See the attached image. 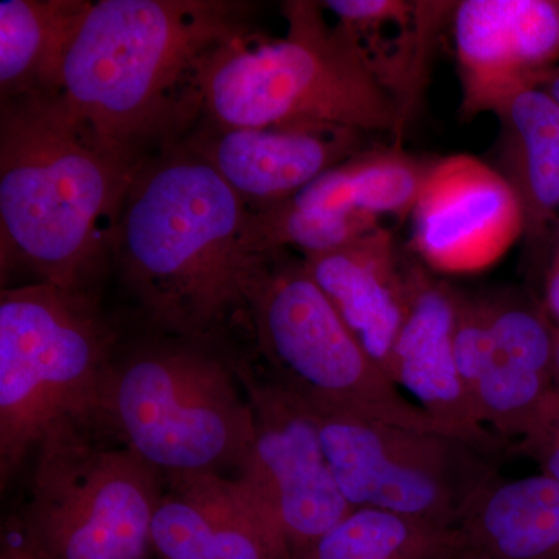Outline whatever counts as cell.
<instances>
[{"label":"cell","instance_id":"6da1fadb","mask_svg":"<svg viewBox=\"0 0 559 559\" xmlns=\"http://www.w3.org/2000/svg\"><path fill=\"white\" fill-rule=\"evenodd\" d=\"M249 205L197 153L154 151L121 204L112 263L151 331L234 345L249 337Z\"/></svg>","mask_w":559,"mask_h":559},{"label":"cell","instance_id":"7a4b0ae2","mask_svg":"<svg viewBox=\"0 0 559 559\" xmlns=\"http://www.w3.org/2000/svg\"><path fill=\"white\" fill-rule=\"evenodd\" d=\"M150 154L103 138L61 97L0 100L2 277L98 293L121 204Z\"/></svg>","mask_w":559,"mask_h":559},{"label":"cell","instance_id":"3957f363","mask_svg":"<svg viewBox=\"0 0 559 559\" xmlns=\"http://www.w3.org/2000/svg\"><path fill=\"white\" fill-rule=\"evenodd\" d=\"M234 0H100L70 46L60 97L103 138L151 154L186 138L202 112L215 51L250 27Z\"/></svg>","mask_w":559,"mask_h":559},{"label":"cell","instance_id":"277c9868","mask_svg":"<svg viewBox=\"0 0 559 559\" xmlns=\"http://www.w3.org/2000/svg\"><path fill=\"white\" fill-rule=\"evenodd\" d=\"M240 348L151 331L119 344L102 417L162 476L240 471L252 447V407Z\"/></svg>","mask_w":559,"mask_h":559},{"label":"cell","instance_id":"5b68a950","mask_svg":"<svg viewBox=\"0 0 559 559\" xmlns=\"http://www.w3.org/2000/svg\"><path fill=\"white\" fill-rule=\"evenodd\" d=\"M288 31L248 28L213 55L202 79L201 119L219 127L333 124L401 134L406 117L318 2H285Z\"/></svg>","mask_w":559,"mask_h":559},{"label":"cell","instance_id":"8992f818","mask_svg":"<svg viewBox=\"0 0 559 559\" xmlns=\"http://www.w3.org/2000/svg\"><path fill=\"white\" fill-rule=\"evenodd\" d=\"M119 333L97 293L32 282L0 294L2 484L57 426L102 417Z\"/></svg>","mask_w":559,"mask_h":559},{"label":"cell","instance_id":"52a82bcc","mask_svg":"<svg viewBox=\"0 0 559 559\" xmlns=\"http://www.w3.org/2000/svg\"><path fill=\"white\" fill-rule=\"evenodd\" d=\"M246 301L255 362L305 406L454 436L360 347L304 257L286 249L259 253Z\"/></svg>","mask_w":559,"mask_h":559},{"label":"cell","instance_id":"ba28073f","mask_svg":"<svg viewBox=\"0 0 559 559\" xmlns=\"http://www.w3.org/2000/svg\"><path fill=\"white\" fill-rule=\"evenodd\" d=\"M16 528L43 559H146L165 477L103 418L57 426L35 451Z\"/></svg>","mask_w":559,"mask_h":559},{"label":"cell","instance_id":"9c48e42d","mask_svg":"<svg viewBox=\"0 0 559 559\" xmlns=\"http://www.w3.org/2000/svg\"><path fill=\"white\" fill-rule=\"evenodd\" d=\"M307 409L352 509L457 528L471 500L498 473L491 455L459 437Z\"/></svg>","mask_w":559,"mask_h":559},{"label":"cell","instance_id":"30bf717a","mask_svg":"<svg viewBox=\"0 0 559 559\" xmlns=\"http://www.w3.org/2000/svg\"><path fill=\"white\" fill-rule=\"evenodd\" d=\"M237 367L255 423L238 477L274 514L294 559L353 509L334 479L307 406L242 349Z\"/></svg>","mask_w":559,"mask_h":559},{"label":"cell","instance_id":"8fae6325","mask_svg":"<svg viewBox=\"0 0 559 559\" xmlns=\"http://www.w3.org/2000/svg\"><path fill=\"white\" fill-rule=\"evenodd\" d=\"M522 234L524 210L502 173L466 154L430 165L412 210V248L430 267L450 274L485 270Z\"/></svg>","mask_w":559,"mask_h":559},{"label":"cell","instance_id":"7c38bea8","mask_svg":"<svg viewBox=\"0 0 559 559\" xmlns=\"http://www.w3.org/2000/svg\"><path fill=\"white\" fill-rule=\"evenodd\" d=\"M454 38L463 116H499L521 92L539 87L559 58L558 2L465 0Z\"/></svg>","mask_w":559,"mask_h":559},{"label":"cell","instance_id":"4fadbf2b","mask_svg":"<svg viewBox=\"0 0 559 559\" xmlns=\"http://www.w3.org/2000/svg\"><path fill=\"white\" fill-rule=\"evenodd\" d=\"M364 132L333 124L229 128L200 120L180 142L207 160L250 210L296 197L364 151Z\"/></svg>","mask_w":559,"mask_h":559},{"label":"cell","instance_id":"5bb4252c","mask_svg":"<svg viewBox=\"0 0 559 559\" xmlns=\"http://www.w3.org/2000/svg\"><path fill=\"white\" fill-rule=\"evenodd\" d=\"M159 559H293L278 522L240 477H165L151 527Z\"/></svg>","mask_w":559,"mask_h":559},{"label":"cell","instance_id":"9a60e30c","mask_svg":"<svg viewBox=\"0 0 559 559\" xmlns=\"http://www.w3.org/2000/svg\"><path fill=\"white\" fill-rule=\"evenodd\" d=\"M457 294L418 267L407 270V312L392 353L390 380L460 439L492 455L500 439L481 425L455 364Z\"/></svg>","mask_w":559,"mask_h":559},{"label":"cell","instance_id":"2e32d148","mask_svg":"<svg viewBox=\"0 0 559 559\" xmlns=\"http://www.w3.org/2000/svg\"><path fill=\"white\" fill-rule=\"evenodd\" d=\"M304 260L360 347L390 378L407 312V270L392 234L378 227L345 248Z\"/></svg>","mask_w":559,"mask_h":559},{"label":"cell","instance_id":"e0dca14e","mask_svg":"<svg viewBox=\"0 0 559 559\" xmlns=\"http://www.w3.org/2000/svg\"><path fill=\"white\" fill-rule=\"evenodd\" d=\"M457 532L452 559H559V481L496 473L471 500Z\"/></svg>","mask_w":559,"mask_h":559},{"label":"cell","instance_id":"ac0fdd59","mask_svg":"<svg viewBox=\"0 0 559 559\" xmlns=\"http://www.w3.org/2000/svg\"><path fill=\"white\" fill-rule=\"evenodd\" d=\"M320 5L333 13L334 27L358 49L406 117L425 70L426 47L448 3L329 0Z\"/></svg>","mask_w":559,"mask_h":559},{"label":"cell","instance_id":"d6986e66","mask_svg":"<svg viewBox=\"0 0 559 559\" xmlns=\"http://www.w3.org/2000/svg\"><path fill=\"white\" fill-rule=\"evenodd\" d=\"M90 0L0 2V100L60 97L62 70Z\"/></svg>","mask_w":559,"mask_h":559},{"label":"cell","instance_id":"ffe728a7","mask_svg":"<svg viewBox=\"0 0 559 559\" xmlns=\"http://www.w3.org/2000/svg\"><path fill=\"white\" fill-rule=\"evenodd\" d=\"M503 178L524 210L528 240H539L559 213V105L549 92H521L499 114Z\"/></svg>","mask_w":559,"mask_h":559},{"label":"cell","instance_id":"44dd1931","mask_svg":"<svg viewBox=\"0 0 559 559\" xmlns=\"http://www.w3.org/2000/svg\"><path fill=\"white\" fill-rule=\"evenodd\" d=\"M430 165L399 148L364 150L323 173L290 201L323 212L412 215Z\"/></svg>","mask_w":559,"mask_h":559},{"label":"cell","instance_id":"7402d4cb","mask_svg":"<svg viewBox=\"0 0 559 559\" xmlns=\"http://www.w3.org/2000/svg\"><path fill=\"white\" fill-rule=\"evenodd\" d=\"M459 547L457 528L384 510L353 509L294 559H452Z\"/></svg>","mask_w":559,"mask_h":559},{"label":"cell","instance_id":"603a6c76","mask_svg":"<svg viewBox=\"0 0 559 559\" xmlns=\"http://www.w3.org/2000/svg\"><path fill=\"white\" fill-rule=\"evenodd\" d=\"M380 218L364 213L323 212L301 207L290 200L250 210L246 245L252 253L299 250L301 257L345 248L377 230Z\"/></svg>","mask_w":559,"mask_h":559},{"label":"cell","instance_id":"cb8c5ba5","mask_svg":"<svg viewBox=\"0 0 559 559\" xmlns=\"http://www.w3.org/2000/svg\"><path fill=\"white\" fill-rule=\"evenodd\" d=\"M554 393L550 377L496 358L471 399L481 425L495 429L499 439L521 441L535 428Z\"/></svg>","mask_w":559,"mask_h":559},{"label":"cell","instance_id":"d4e9b609","mask_svg":"<svg viewBox=\"0 0 559 559\" xmlns=\"http://www.w3.org/2000/svg\"><path fill=\"white\" fill-rule=\"evenodd\" d=\"M496 358L554 380L555 331L546 310L518 297L485 300Z\"/></svg>","mask_w":559,"mask_h":559},{"label":"cell","instance_id":"484cf974","mask_svg":"<svg viewBox=\"0 0 559 559\" xmlns=\"http://www.w3.org/2000/svg\"><path fill=\"white\" fill-rule=\"evenodd\" d=\"M452 345L460 380L471 399L481 374L496 359L495 342L489 330L487 304L484 299H469L457 294Z\"/></svg>","mask_w":559,"mask_h":559},{"label":"cell","instance_id":"4316f807","mask_svg":"<svg viewBox=\"0 0 559 559\" xmlns=\"http://www.w3.org/2000/svg\"><path fill=\"white\" fill-rule=\"evenodd\" d=\"M521 454L538 463L540 474L559 481V441H535L518 447Z\"/></svg>","mask_w":559,"mask_h":559},{"label":"cell","instance_id":"83f0119b","mask_svg":"<svg viewBox=\"0 0 559 559\" xmlns=\"http://www.w3.org/2000/svg\"><path fill=\"white\" fill-rule=\"evenodd\" d=\"M559 441V396L554 393L546 409L543 411L535 428L520 444L535 443V441Z\"/></svg>","mask_w":559,"mask_h":559},{"label":"cell","instance_id":"f1b7e54d","mask_svg":"<svg viewBox=\"0 0 559 559\" xmlns=\"http://www.w3.org/2000/svg\"><path fill=\"white\" fill-rule=\"evenodd\" d=\"M546 312L559 329V240L546 278Z\"/></svg>","mask_w":559,"mask_h":559},{"label":"cell","instance_id":"f546056e","mask_svg":"<svg viewBox=\"0 0 559 559\" xmlns=\"http://www.w3.org/2000/svg\"><path fill=\"white\" fill-rule=\"evenodd\" d=\"M0 559H43L25 543L17 528L3 539Z\"/></svg>","mask_w":559,"mask_h":559},{"label":"cell","instance_id":"4dcf8cb0","mask_svg":"<svg viewBox=\"0 0 559 559\" xmlns=\"http://www.w3.org/2000/svg\"><path fill=\"white\" fill-rule=\"evenodd\" d=\"M546 84V91L549 92L550 97L559 105V68L555 69L554 72L550 73Z\"/></svg>","mask_w":559,"mask_h":559},{"label":"cell","instance_id":"1f68e13d","mask_svg":"<svg viewBox=\"0 0 559 559\" xmlns=\"http://www.w3.org/2000/svg\"><path fill=\"white\" fill-rule=\"evenodd\" d=\"M554 388L559 396V329L555 331Z\"/></svg>","mask_w":559,"mask_h":559},{"label":"cell","instance_id":"d6a6232c","mask_svg":"<svg viewBox=\"0 0 559 559\" xmlns=\"http://www.w3.org/2000/svg\"><path fill=\"white\" fill-rule=\"evenodd\" d=\"M558 11H559V2H558Z\"/></svg>","mask_w":559,"mask_h":559},{"label":"cell","instance_id":"836d02e7","mask_svg":"<svg viewBox=\"0 0 559 559\" xmlns=\"http://www.w3.org/2000/svg\"><path fill=\"white\" fill-rule=\"evenodd\" d=\"M558 240H559V237H558Z\"/></svg>","mask_w":559,"mask_h":559}]
</instances>
